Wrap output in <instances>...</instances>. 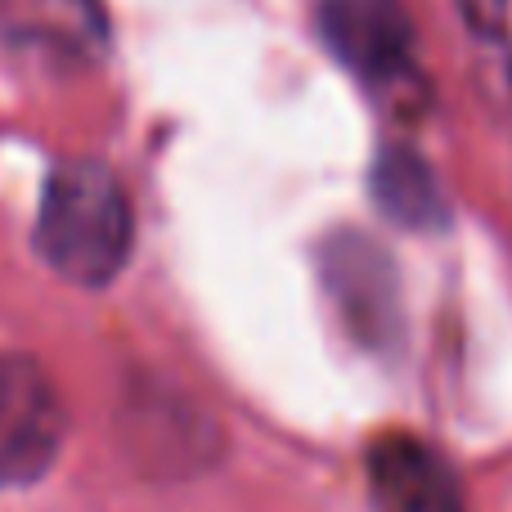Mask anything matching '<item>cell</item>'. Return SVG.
<instances>
[{
  "mask_svg": "<svg viewBox=\"0 0 512 512\" xmlns=\"http://www.w3.org/2000/svg\"><path fill=\"white\" fill-rule=\"evenodd\" d=\"M32 234L36 252L59 279L77 288H104L131 261V203L104 162L68 158L45 180Z\"/></svg>",
  "mask_w": 512,
  "mask_h": 512,
  "instance_id": "cell-1",
  "label": "cell"
},
{
  "mask_svg": "<svg viewBox=\"0 0 512 512\" xmlns=\"http://www.w3.org/2000/svg\"><path fill=\"white\" fill-rule=\"evenodd\" d=\"M63 400L36 360L0 351V490L41 481L63 450Z\"/></svg>",
  "mask_w": 512,
  "mask_h": 512,
  "instance_id": "cell-2",
  "label": "cell"
},
{
  "mask_svg": "<svg viewBox=\"0 0 512 512\" xmlns=\"http://www.w3.org/2000/svg\"><path fill=\"white\" fill-rule=\"evenodd\" d=\"M324 265V283L333 297L337 315L346 319L364 346H396L400 328H405V310H400V283L391 256L369 239V234H337L319 252Z\"/></svg>",
  "mask_w": 512,
  "mask_h": 512,
  "instance_id": "cell-3",
  "label": "cell"
},
{
  "mask_svg": "<svg viewBox=\"0 0 512 512\" xmlns=\"http://www.w3.org/2000/svg\"><path fill=\"white\" fill-rule=\"evenodd\" d=\"M319 36L369 86L414 77V23L400 0H319Z\"/></svg>",
  "mask_w": 512,
  "mask_h": 512,
  "instance_id": "cell-4",
  "label": "cell"
},
{
  "mask_svg": "<svg viewBox=\"0 0 512 512\" xmlns=\"http://www.w3.org/2000/svg\"><path fill=\"white\" fill-rule=\"evenodd\" d=\"M369 490L378 512H468L450 463L418 436H382L373 445Z\"/></svg>",
  "mask_w": 512,
  "mask_h": 512,
  "instance_id": "cell-5",
  "label": "cell"
},
{
  "mask_svg": "<svg viewBox=\"0 0 512 512\" xmlns=\"http://www.w3.org/2000/svg\"><path fill=\"white\" fill-rule=\"evenodd\" d=\"M369 189H373V198H378L382 216L396 221L400 230L432 234V230L450 225V203H445L441 180L427 167L423 153H414L409 144H387V149L378 153Z\"/></svg>",
  "mask_w": 512,
  "mask_h": 512,
  "instance_id": "cell-6",
  "label": "cell"
},
{
  "mask_svg": "<svg viewBox=\"0 0 512 512\" xmlns=\"http://www.w3.org/2000/svg\"><path fill=\"white\" fill-rule=\"evenodd\" d=\"M5 18L23 41L50 45L63 54H95L104 45L99 0H9Z\"/></svg>",
  "mask_w": 512,
  "mask_h": 512,
  "instance_id": "cell-7",
  "label": "cell"
},
{
  "mask_svg": "<svg viewBox=\"0 0 512 512\" xmlns=\"http://www.w3.org/2000/svg\"><path fill=\"white\" fill-rule=\"evenodd\" d=\"M463 14V23L472 27L477 36H486V41H499L508 27V0H454Z\"/></svg>",
  "mask_w": 512,
  "mask_h": 512,
  "instance_id": "cell-8",
  "label": "cell"
},
{
  "mask_svg": "<svg viewBox=\"0 0 512 512\" xmlns=\"http://www.w3.org/2000/svg\"><path fill=\"white\" fill-rule=\"evenodd\" d=\"M504 104H508V117H512V59H508V68H504Z\"/></svg>",
  "mask_w": 512,
  "mask_h": 512,
  "instance_id": "cell-9",
  "label": "cell"
}]
</instances>
